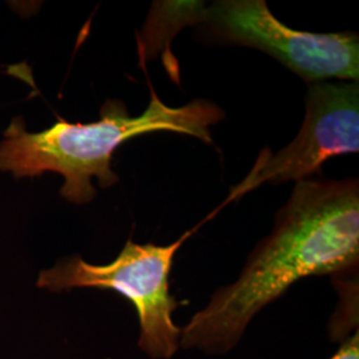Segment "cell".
Returning <instances> with one entry per match:
<instances>
[{
  "label": "cell",
  "mask_w": 359,
  "mask_h": 359,
  "mask_svg": "<svg viewBox=\"0 0 359 359\" xmlns=\"http://www.w3.org/2000/svg\"><path fill=\"white\" fill-rule=\"evenodd\" d=\"M358 264V180L297 181L273 231L252 250L238 278L217 289L181 327L180 348L225 355L297 281L333 277Z\"/></svg>",
  "instance_id": "obj_1"
},
{
  "label": "cell",
  "mask_w": 359,
  "mask_h": 359,
  "mask_svg": "<svg viewBox=\"0 0 359 359\" xmlns=\"http://www.w3.org/2000/svg\"><path fill=\"white\" fill-rule=\"evenodd\" d=\"M149 90L148 108L139 116H130L121 100H107L100 120L88 124L59 120L46 130L31 133L23 118H13L0 140V170L16 179L57 173L65 179L62 197L83 205L97 194L92 179H97L102 188H111L118 181L112 158L117 148L130 139L172 132L213 144L210 127L225 117L217 104L193 100L182 107H169L152 86Z\"/></svg>",
  "instance_id": "obj_2"
},
{
  "label": "cell",
  "mask_w": 359,
  "mask_h": 359,
  "mask_svg": "<svg viewBox=\"0 0 359 359\" xmlns=\"http://www.w3.org/2000/svg\"><path fill=\"white\" fill-rule=\"evenodd\" d=\"M204 224L169 245L128 240L118 256L105 265L90 264L79 255L65 257L39 273L36 286L51 293L104 289L126 297L137 313L139 350L149 359H172L181 339V327L173 316L182 302L170 293L169 276L180 248Z\"/></svg>",
  "instance_id": "obj_3"
},
{
  "label": "cell",
  "mask_w": 359,
  "mask_h": 359,
  "mask_svg": "<svg viewBox=\"0 0 359 359\" xmlns=\"http://www.w3.org/2000/svg\"><path fill=\"white\" fill-rule=\"evenodd\" d=\"M200 26L218 41L265 52L310 84L358 81L354 32L316 34L280 22L264 0H221L206 6Z\"/></svg>",
  "instance_id": "obj_4"
},
{
  "label": "cell",
  "mask_w": 359,
  "mask_h": 359,
  "mask_svg": "<svg viewBox=\"0 0 359 359\" xmlns=\"http://www.w3.org/2000/svg\"><path fill=\"white\" fill-rule=\"evenodd\" d=\"M306 114L294 140L277 154L264 148L245 179L234 185L225 201L204 221L215 217L228 204L243 198L261 185L309 180L321 173L332 157L358 154V81L314 83L309 86Z\"/></svg>",
  "instance_id": "obj_5"
},
{
  "label": "cell",
  "mask_w": 359,
  "mask_h": 359,
  "mask_svg": "<svg viewBox=\"0 0 359 359\" xmlns=\"http://www.w3.org/2000/svg\"><path fill=\"white\" fill-rule=\"evenodd\" d=\"M203 1H154L139 41V55L144 62L148 56L164 50L180 29L200 25L205 11Z\"/></svg>",
  "instance_id": "obj_6"
},
{
  "label": "cell",
  "mask_w": 359,
  "mask_h": 359,
  "mask_svg": "<svg viewBox=\"0 0 359 359\" xmlns=\"http://www.w3.org/2000/svg\"><path fill=\"white\" fill-rule=\"evenodd\" d=\"M333 283L339 301L329 322V333L333 341L344 342L358 332V268L335 274Z\"/></svg>",
  "instance_id": "obj_7"
},
{
  "label": "cell",
  "mask_w": 359,
  "mask_h": 359,
  "mask_svg": "<svg viewBox=\"0 0 359 359\" xmlns=\"http://www.w3.org/2000/svg\"><path fill=\"white\" fill-rule=\"evenodd\" d=\"M330 359H359V333L355 332L341 342V346Z\"/></svg>",
  "instance_id": "obj_8"
},
{
  "label": "cell",
  "mask_w": 359,
  "mask_h": 359,
  "mask_svg": "<svg viewBox=\"0 0 359 359\" xmlns=\"http://www.w3.org/2000/svg\"><path fill=\"white\" fill-rule=\"evenodd\" d=\"M107 359H114V358H107Z\"/></svg>",
  "instance_id": "obj_9"
}]
</instances>
